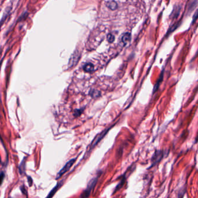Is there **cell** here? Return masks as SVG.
I'll return each mask as SVG.
<instances>
[{
	"label": "cell",
	"instance_id": "6da1fadb",
	"mask_svg": "<svg viewBox=\"0 0 198 198\" xmlns=\"http://www.w3.org/2000/svg\"><path fill=\"white\" fill-rule=\"evenodd\" d=\"M75 162H76V159H71L70 161H68V162L67 163L65 164V166L61 168L60 171L57 174V178H56L57 179V178L61 177V176L64 173H66L67 172H68L70 170V168L72 167V166L74 164V163H75Z\"/></svg>",
	"mask_w": 198,
	"mask_h": 198
},
{
	"label": "cell",
	"instance_id": "7a4b0ae2",
	"mask_svg": "<svg viewBox=\"0 0 198 198\" xmlns=\"http://www.w3.org/2000/svg\"><path fill=\"white\" fill-rule=\"evenodd\" d=\"M97 181V178H94L91 180L90 183L89 184L87 189L85 191V192L83 193L82 195V197H87L89 196L90 193L91 191V190L93 189V188H94V187L95 186L96 184Z\"/></svg>",
	"mask_w": 198,
	"mask_h": 198
},
{
	"label": "cell",
	"instance_id": "3957f363",
	"mask_svg": "<svg viewBox=\"0 0 198 198\" xmlns=\"http://www.w3.org/2000/svg\"><path fill=\"white\" fill-rule=\"evenodd\" d=\"M163 152L162 151H156L153 158V166L159 162L162 158Z\"/></svg>",
	"mask_w": 198,
	"mask_h": 198
},
{
	"label": "cell",
	"instance_id": "277c9868",
	"mask_svg": "<svg viewBox=\"0 0 198 198\" xmlns=\"http://www.w3.org/2000/svg\"><path fill=\"white\" fill-rule=\"evenodd\" d=\"M109 129H110V128H109ZM109 129H107L106 130H105L104 132H103L102 133H101V134H99V137H97L96 138L95 140H94V141L92 142L91 146V147H94L96 145L97 143L98 142H99V141L102 139V138L105 136V135L107 134V131L109 130Z\"/></svg>",
	"mask_w": 198,
	"mask_h": 198
},
{
	"label": "cell",
	"instance_id": "5b68a950",
	"mask_svg": "<svg viewBox=\"0 0 198 198\" xmlns=\"http://www.w3.org/2000/svg\"><path fill=\"white\" fill-rule=\"evenodd\" d=\"M131 39V34L129 33H125L121 38V41L122 43L124 44H126L127 42H129Z\"/></svg>",
	"mask_w": 198,
	"mask_h": 198
},
{
	"label": "cell",
	"instance_id": "8992f818",
	"mask_svg": "<svg viewBox=\"0 0 198 198\" xmlns=\"http://www.w3.org/2000/svg\"><path fill=\"white\" fill-rule=\"evenodd\" d=\"M83 69L86 72H91L94 70V66L91 63H87L83 66Z\"/></svg>",
	"mask_w": 198,
	"mask_h": 198
},
{
	"label": "cell",
	"instance_id": "52a82bcc",
	"mask_svg": "<svg viewBox=\"0 0 198 198\" xmlns=\"http://www.w3.org/2000/svg\"><path fill=\"white\" fill-rule=\"evenodd\" d=\"M59 187V184H57L55 187H54V188L52 189V190L49 192V195L47 196V198H51V197H52L55 195V193H56V191H57Z\"/></svg>",
	"mask_w": 198,
	"mask_h": 198
},
{
	"label": "cell",
	"instance_id": "ba28073f",
	"mask_svg": "<svg viewBox=\"0 0 198 198\" xmlns=\"http://www.w3.org/2000/svg\"><path fill=\"white\" fill-rule=\"evenodd\" d=\"M108 7L110 9H111L112 10H115L117 8V3L114 1H111V2H109L108 3Z\"/></svg>",
	"mask_w": 198,
	"mask_h": 198
},
{
	"label": "cell",
	"instance_id": "9c48e42d",
	"mask_svg": "<svg viewBox=\"0 0 198 198\" xmlns=\"http://www.w3.org/2000/svg\"><path fill=\"white\" fill-rule=\"evenodd\" d=\"M107 40L109 42L111 43L115 40V37L112 34H108L107 36Z\"/></svg>",
	"mask_w": 198,
	"mask_h": 198
},
{
	"label": "cell",
	"instance_id": "30bf717a",
	"mask_svg": "<svg viewBox=\"0 0 198 198\" xmlns=\"http://www.w3.org/2000/svg\"><path fill=\"white\" fill-rule=\"evenodd\" d=\"M5 178V174L3 172H0V186L1 185V184L3 183L4 180Z\"/></svg>",
	"mask_w": 198,
	"mask_h": 198
},
{
	"label": "cell",
	"instance_id": "8fae6325",
	"mask_svg": "<svg viewBox=\"0 0 198 198\" xmlns=\"http://www.w3.org/2000/svg\"><path fill=\"white\" fill-rule=\"evenodd\" d=\"M91 95L93 97H99L100 94L97 91H93L91 92Z\"/></svg>",
	"mask_w": 198,
	"mask_h": 198
},
{
	"label": "cell",
	"instance_id": "7c38bea8",
	"mask_svg": "<svg viewBox=\"0 0 198 198\" xmlns=\"http://www.w3.org/2000/svg\"><path fill=\"white\" fill-rule=\"evenodd\" d=\"M198 18V9L196 10V11L195 12L194 15H193V20H192V23L193 22H195V20H196Z\"/></svg>",
	"mask_w": 198,
	"mask_h": 198
},
{
	"label": "cell",
	"instance_id": "4fadbf2b",
	"mask_svg": "<svg viewBox=\"0 0 198 198\" xmlns=\"http://www.w3.org/2000/svg\"><path fill=\"white\" fill-rule=\"evenodd\" d=\"M21 190L22 193L27 195V191L25 190V187L24 186H21Z\"/></svg>",
	"mask_w": 198,
	"mask_h": 198
},
{
	"label": "cell",
	"instance_id": "5bb4252c",
	"mask_svg": "<svg viewBox=\"0 0 198 198\" xmlns=\"http://www.w3.org/2000/svg\"><path fill=\"white\" fill-rule=\"evenodd\" d=\"M29 180H28V183H29V186L31 187L32 185H33V180L32 178H31L30 177H27Z\"/></svg>",
	"mask_w": 198,
	"mask_h": 198
},
{
	"label": "cell",
	"instance_id": "9a60e30c",
	"mask_svg": "<svg viewBox=\"0 0 198 198\" xmlns=\"http://www.w3.org/2000/svg\"><path fill=\"white\" fill-rule=\"evenodd\" d=\"M2 61H1V63H0V71H1V65H2Z\"/></svg>",
	"mask_w": 198,
	"mask_h": 198
},
{
	"label": "cell",
	"instance_id": "2e32d148",
	"mask_svg": "<svg viewBox=\"0 0 198 198\" xmlns=\"http://www.w3.org/2000/svg\"><path fill=\"white\" fill-rule=\"evenodd\" d=\"M0 162H1V157H0Z\"/></svg>",
	"mask_w": 198,
	"mask_h": 198
}]
</instances>
